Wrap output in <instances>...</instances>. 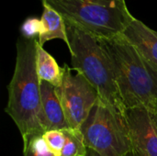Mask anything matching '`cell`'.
Here are the masks:
<instances>
[{"instance_id":"obj_9","label":"cell","mask_w":157,"mask_h":156,"mask_svg":"<svg viewBox=\"0 0 157 156\" xmlns=\"http://www.w3.org/2000/svg\"><path fill=\"white\" fill-rule=\"evenodd\" d=\"M40 94L42 110L46 121V131L52 130H64L70 128L57 94L56 87L40 81Z\"/></svg>"},{"instance_id":"obj_3","label":"cell","mask_w":157,"mask_h":156,"mask_svg":"<svg viewBox=\"0 0 157 156\" xmlns=\"http://www.w3.org/2000/svg\"><path fill=\"white\" fill-rule=\"evenodd\" d=\"M65 26L72 68L98 90L104 102L125 113L126 108L120 96L109 59L99 39L68 21H65Z\"/></svg>"},{"instance_id":"obj_2","label":"cell","mask_w":157,"mask_h":156,"mask_svg":"<svg viewBox=\"0 0 157 156\" xmlns=\"http://www.w3.org/2000/svg\"><path fill=\"white\" fill-rule=\"evenodd\" d=\"M125 108H142L157 114V70L121 35L99 39Z\"/></svg>"},{"instance_id":"obj_17","label":"cell","mask_w":157,"mask_h":156,"mask_svg":"<svg viewBox=\"0 0 157 156\" xmlns=\"http://www.w3.org/2000/svg\"><path fill=\"white\" fill-rule=\"evenodd\" d=\"M153 119H154V121H155V127L157 129V114H153Z\"/></svg>"},{"instance_id":"obj_5","label":"cell","mask_w":157,"mask_h":156,"mask_svg":"<svg viewBox=\"0 0 157 156\" xmlns=\"http://www.w3.org/2000/svg\"><path fill=\"white\" fill-rule=\"evenodd\" d=\"M80 131L86 147L100 156H129L133 154L124 113L100 97Z\"/></svg>"},{"instance_id":"obj_11","label":"cell","mask_w":157,"mask_h":156,"mask_svg":"<svg viewBox=\"0 0 157 156\" xmlns=\"http://www.w3.org/2000/svg\"><path fill=\"white\" fill-rule=\"evenodd\" d=\"M37 73L40 81L47 82L55 87H59L63 80V68L56 60L42 46L37 44Z\"/></svg>"},{"instance_id":"obj_16","label":"cell","mask_w":157,"mask_h":156,"mask_svg":"<svg viewBox=\"0 0 157 156\" xmlns=\"http://www.w3.org/2000/svg\"><path fill=\"white\" fill-rule=\"evenodd\" d=\"M86 156H100L98 154H97L96 152H94V151H92V150H90V149H88L87 150V154H86ZM129 156H136L134 154H132L131 155Z\"/></svg>"},{"instance_id":"obj_1","label":"cell","mask_w":157,"mask_h":156,"mask_svg":"<svg viewBox=\"0 0 157 156\" xmlns=\"http://www.w3.org/2000/svg\"><path fill=\"white\" fill-rule=\"evenodd\" d=\"M37 44V39L18 38L15 70L7 86L8 100L5 111L15 122L22 140L43 135L46 131L36 64Z\"/></svg>"},{"instance_id":"obj_7","label":"cell","mask_w":157,"mask_h":156,"mask_svg":"<svg viewBox=\"0 0 157 156\" xmlns=\"http://www.w3.org/2000/svg\"><path fill=\"white\" fill-rule=\"evenodd\" d=\"M125 118L136 156H157V129L153 114L142 108H126Z\"/></svg>"},{"instance_id":"obj_6","label":"cell","mask_w":157,"mask_h":156,"mask_svg":"<svg viewBox=\"0 0 157 156\" xmlns=\"http://www.w3.org/2000/svg\"><path fill=\"white\" fill-rule=\"evenodd\" d=\"M63 80L56 87L70 128L80 130L99 98L98 90L79 73L64 64Z\"/></svg>"},{"instance_id":"obj_14","label":"cell","mask_w":157,"mask_h":156,"mask_svg":"<svg viewBox=\"0 0 157 156\" xmlns=\"http://www.w3.org/2000/svg\"><path fill=\"white\" fill-rule=\"evenodd\" d=\"M49 150L55 156H61L65 143V136L63 131L52 130L45 131L42 135Z\"/></svg>"},{"instance_id":"obj_4","label":"cell","mask_w":157,"mask_h":156,"mask_svg":"<svg viewBox=\"0 0 157 156\" xmlns=\"http://www.w3.org/2000/svg\"><path fill=\"white\" fill-rule=\"evenodd\" d=\"M68 21L98 39L122 34L134 18L126 0H41Z\"/></svg>"},{"instance_id":"obj_8","label":"cell","mask_w":157,"mask_h":156,"mask_svg":"<svg viewBox=\"0 0 157 156\" xmlns=\"http://www.w3.org/2000/svg\"><path fill=\"white\" fill-rule=\"evenodd\" d=\"M121 36L157 70V31L134 17Z\"/></svg>"},{"instance_id":"obj_12","label":"cell","mask_w":157,"mask_h":156,"mask_svg":"<svg viewBox=\"0 0 157 156\" xmlns=\"http://www.w3.org/2000/svg\"><path fill=\"white\" fill-rule=\"evenodd\" d=\"M62 131L65 136V143L61 156H86L88 148L85 143L81 131L73 128Z\"/></svg>"},{"instance_id":"obj_13","label":"cell","mask_w":157,"mask_h":156,"mask_svg":"<svg viewBox=\"0 0 157 156\" xmlns=\"http://www.w3.org/2000/svg\"><path fill=\"white\" fill-rule=\"evenodd\" d=\"M24 156H55L48 148L42 135H32L23 139Z\"/></svg>"},{"instance_id":"obj_15","label":"cell","mask_w":157,"mask_h":156,"mask_svg":"<svg viewBox=\"0 0 157 156\" xmlns=\"http://www.w3.org/2000/svg\"><path fill=\"white\" fill-rule=\"evenodd\" d=\"M22 37L31 40L37 39L41 31V20L35 17H29L25 19L20 27Z\"/></svg>"},{"instance_id":"obj_10","label":"cell","mask_w":157,"mask_h":156,"mask_svg":"<svg viewBox=\"0 0 157 156\" xmlns=\"http://www.w3.org/2000/svg\"><path fill=\"white\" fill-rule=\"evenodd\" d=\"M41 2L43 11L40 17L41 31L38 37L39 44L43 47L47 41L59 39L63 40L66 45H68V37L63 17L46 2Z\"/></svg>"}]
</instances>
